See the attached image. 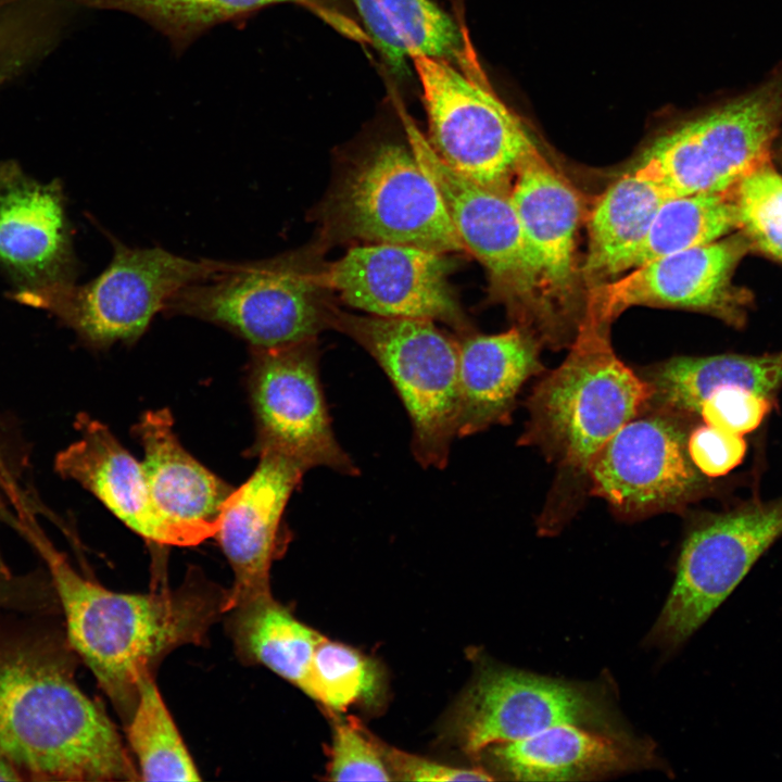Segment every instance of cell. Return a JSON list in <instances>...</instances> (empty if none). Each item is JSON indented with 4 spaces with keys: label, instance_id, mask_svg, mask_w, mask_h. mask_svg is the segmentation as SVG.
Segmentation results:
<instances>
[{
    "label": "cell",
    "instance_id": "obj_33",
    "mask_svg": "<svg viewBox=\"0 0 782 782\" xmlns=\"http://www.w3.org/2000/svg\"><path fill=\"white\" fill-rule=\"evenodd\" d=\"M731 194L737 230L752 250L782 263V175L769 160L746 175Z\"/></svg>",
    "mask_w": 782,
    "mask_h": 782
},
{
    "label": "cell",
    "instance_id": "obj_5",
    "mask_svg": "<svg viewBox=\"0 0 782 782\" xmlns=\"http://www.w3.org/2000/svg\"><path fill=\"white\" fill-rule=\"evenodd\" d=\"M328 324L366 350L396 390L412 424V452L444 469L457 437L458 342L432 320L328 314Z\"/></svg>",
    "mask_w": 782,
    "mask_h": 782
},
{
    "label": "cell",
    "instance_id": "obj_22",
    "mask_svg": "<svg viewBox=\"0 0 782 782\" xmlns=\"http://www.w3.org/2000/svg\"><path fill=\"white\" fill-rule=\"evenodd\" d=\"M540 348L516 325L495 335H466L458 342L457 437L510 422L522 387L544 369Z\"/></svg>",
    "mask_w": 782,
    "mask_h": 782
},
{
    "label": "cell",
    "instance_id": "obj_15",
    "mask_svg": "<svg viewBox=\"0 0 782 782\" xmlns=\"http://www.w3.org/2000/svg\"><path fill=\"white\" fill-rule=\"evenodd\" d=\"M752 247L742 232L671 253L621 277L588 289L584 311L609 324L632 306L676 307L709 313L741 325L748 295L732 281Z\"/></svg>",
    "mask_w": 782,
    "mask_h": 782
},
{
    "label": "cell",
    "instance_id": "obj_31",
    "mask_svg": "<svg viewBox=\"0 0 782 782\" xmlns=\"http://www.w3.org/2000/svg\"><path fill=\"white\" fill-rule=\"evenodd\" d=\"M77 10L71 0H0V87L52 52Z\"/></svg>",
    "mask_w": 782,
    "mask_h": 782
},
{
    "label": "cell",
    "instance_id": "obj_9",
    "mask_svg": "<svg viewBox=\"0 0 782 782\" xmlns=\"http://www.w3.org/2000/svg\"><path fill=\"white\" fill-rule=\"evenodd\" d=\"M408 144L437 185L464 247L485 268L495 297L516 326L548 343V323L535 265L509 194L483 187L449 167L427 138L403 116Z\"/></svg>",
    "mask_w": 782,
    "mask_h": 782
},
{
    "label": "cell",
    "instance_id": "obj_36",
    "mask_svg": "<svg viewBox=\"0 0 782 782\" xmlns=\"http://www.w3.org/2000/svg\"><path fill=\"white\" fill-rule=\"evenodd\" d=\"M770 409V400L745 388L721 387L702 403L698 416L708 426L743 436L756 429Z\"/></svg>",
    "mask_w": 782,
    "mask_h": 782
},
{
    "label": "cell",
    "instance_id": "obj_30",
    "mask_svg": "<svg viewBox=\"0 0 782 782\" xmlns=\"http://www.w3.org/2000/svg\"><path fill=\"white\" fill-rule=\"evenodd\" d=\"M127 739L141 780L199 781L194 761L167 709L153 674L142 679Z\"/></svg>",
    "mask_w": 782,
    "mask_h": 782
},
{
    "label": "cell",
    "instance_id": "obj_26",
    "mask_svg": "<svg viewBox=\"0 0 782 782\" xmlns=\"http://www.w3.org/2000/svg\"><path fill=\"white\" fill-rule=\"evenodd\" d=\"M649 386L646 407L689 418L721 387H740L769 398L782 384V351L761 356L722 354L667 360L641 375Z\"/></svg>",
    "mask_w": 782,
    "mask_h": 782
},
{
    "label": "cell",
    "instance_id": "obj_32",
    "mask_svg": "<svg viewBox=\"0 0 782 782\" xmlns=\"http://www.w3.org/2000/svg\"><path fill=\"white\" fill-rule=\"evenodd\" d=\"M381 689L376 664L356 649L325 636L318 643L303 692L335 711L370 703Z\"/></svg>",
    "mask_w": 782,
    "mask_h": 782
},
{
    "label": "cell",
    "instance_id": "obj_2",
    "mask_svg": "<svg viewBox=\"0 0 782 782\" xmlns=\"http://www.w3.org/2000/svg\"><path fill=\"white\" fill-rule=\"evenodd\" d=\"M54 586L68 641L125 726L142 679L172 651L205 642L227 611L229 590L190 572L179 586L146 594L111 591L79 573L39 524L21 535Z\"/></svg>",
    "mask_w": 782,
    "mask_h": 782
},
{
    "label": "cell",
    "instance_id": "obj_37",
    "mask_svg": "<svg viewBox=\"0 0 782 782\" xmlns=\"http://www.w3.org/2000/svg\"><path fill=\"white\" fill-rule=\"evenodd\" d=\"M688 450L693 464L703 475L720 477L743 461L746 443L740 434L705 424L689 434Z\"/></svg>",
    "mask_w": 782,
    "mask_h": 782
},
{
    "label": "cell",
    "instance_id": "obj_16",
    "mask_svg": "<svg viewBox=\"0 0 782 782\" xmlns=\"http://www.w3.org/2000/svg\"><path fill=\"white\" fill-rule=\"evenodd\" d=\"M540 285L548 323V346H570L581 270L577 261L580 199L537 148L519 166L509 191Z\"/></svg>",
    "mask_w": 782,
    "mask_h": 782
},
{
    "label": "cell",
    "instance_id": "obj_38",
    "mask_svg": "<svg viewBox=\"0 0 782 782\" xmlns=\"http://www.w3.org/2000/svg\"><path fill=\"white\" fill-rule=\"evenodd\" d=\"M392 773L408 781H492L494 777L480 768L466 769L441 765L395 748H386Z\"/></svg>",
    "mask_w": 782,
    "mask_h": 782
},
{
    "label": "cell",
    "instance_id": "obj_1",
    "mask_svg": "<svg viewBox=\"0 0 782 782\" xmlns=\"http://www.w3.org/2000/svg\"><path fill=\"white\" fill-rule=\"evenodd\" d=\"M79 663L61 611L0 607V758L18 781L141 780Z\"/></svg>",
    "mask_w": 782,
    "mask_h": 782
},
{
    "label": "cell",
    "instance_id": "obj_34",
    "mask_svg": "<svg viewBox=\"0 0 782 782\" xmlns=\"http://www.w3.org/2000/svg\"><path fill=\"white\" fill-rule=\"evenodd\" d=\"M9 426L0 419V529L18 532L42 513V507L28 479L26 451ZM8 568L0 553V570Z\"/></svg>",
    "mask_w": 782,
    "mask_h": 782
},
{
    "label": "cell",
    "instance_id": "obj_10",
    "mask_svg": "<svg viewBox=\"0 0 782 782\" xmlns=\"http://www.w3.org/2000/svg\"><path fill=\"white\" fill-rule=\"evenodd\" d=\"M332 219L342 235L367 243L464 251L437 185L409 144L383 142L369 151L337 192Z\"/></svg>",
    "mask_w": 782,
    "mask_h": 782
},
{
    "label": "cell",
    "instance_id": "obj_12",
    "mask_svg": "<svg viewBox=\"0 0 782 782\" xmlns=\"http://www.w3.org/2000/svg\"><path fill=\"white\" fill-rule=\"evenodd\" d=\"M782 535V497L712 517L682 545L670 594L649 640L666 648L686 641Z\"/></svg>",
    "mask_w": 782,
    "mask_h": 782
},
{
    "label": "cell",
    "instance_id": "obj_21",
    "mask_svg": "<svg viewBox=\"0 0 782 782\" xmlns=\"http://www.w3.org/2000/svg\"><path fill=\"white\" fill-rule=\"evenodd\" d=\"M496 768L516 781H581L651 766L653 747L642 741L566 723L529 737L488 747Z\"/></svg>",
    "mask_w": 782,
    "mask_h": 782
},
{
    "label": "cell",
    "instance_id": "obj_25",
    "mask_svg": "<svg viewBox=\"0 0 782 782\" xmlns=\"http://www.w3.org/2000/svg\"><path fill=\"white\" fill-rule=\"evenodd\" d=\"M669 199L664 189L632 172L604 191L588 222L589 247L581 268L586 289L632 269L658 210Z\"/></svg>",
    "mask_w": 782,
    "mask_h": 782
},
{
    "label": "cell",
    "instance_id": "obj_14",
    "mask_svg": "<svg viewBox=\"0 0 782 782\" xmlns=\"http://www.w3.org/2000/svg\"><path fill=\"white\" fill-rule=\"evenodd\" d=\"M566 723L610 731L609 710L600 693L572 682L500 667L484 668L453 714L454 733L471 754Z\"/></svg>",
    "mask_w": 782,
    "mask_h": 782
},
{
    "label": "cell",
    "instance_id": "obj_23",
    "mask_svg": "<svg viewBox=\"0 0 782 782\" xmlns=\"http://www.w3.org/2000/svg\"><path fill=\"white\" fill-rule=\"evenodd\" d=\"M157 509L178 524L218 530L223 506L235 488L198 462L179 442L167 408L146 412L133 427Z\"/></svg>",
    "mask_w": 782,
    "mask_h": 782
},
{
    "label": "cell",
    "instance_id": "obj_20",
    "mask_svg": "<svg viewBox=\"0 0 782 782\" xmlns=\"http://www.w3.org/2000/svg\"><path fill=\"white\" fill-rule=\"evenodd\" d=\"M258 458L253 474L226 500L215 534L234 571L227 611L242 600L270 592L283 512L306 471L277 453Z\"/></svg>",
    "mask_w": 782,
    "mask_h": 782
},
{
    "label": "cell",
    "instance_id": "obj_7",
    "mask_svg": "<svg viewBox=\"0 0 782 782\" xmlns=\"http://www.w3.org/2000/svg\"><path fill=\"white\" fill-rule=\"evenodd\" d=\"M110 240L111 262L96 278L27 297L20 304L50 313L88 348L133 344L172 295L225 263L191 260L159 247L129 248L112 236Z\"/></svg>",
    "mask_w": 782,
    "mask_h": 782
},
{
    "label": "cell",
    "instance_id": "obj_13",
    "mask_svg": "<svg viewBox=\"0 0 782 782\" xmlns=\"http://www.w3.org/2000/svg\"><path fill=\"white\" fill-rule=\"evenodd\" d=\"M686 419L645 407L598 452L589 492L630 520L683 508L703 487L688 450Z\"/></svg>",
    "mask_w": 782,
    "mask_h": 782
},
{
    "label": "cell",
    "instance_id": "obj_19",
    "mask_svg": "<svg viewBox=\"0 0 782 782\" xmlns=\"http://www.w3.org/2000/svg\"><path fill=\"white\" fill-rule=\"evenodd\" d=\"M79 437L55 457L54 469L92 493L112 514L142 539L165 546H194L216 530L178 524L155 506L141 463L111 430L86 413L78 414Z\"/></svg>",
    "mask_w": 782,
    "mask_h": 782
},
{
    "label": "cell",
    "instance_id": "obj_35",
    "mask_svg": "<svg viewBox=\"0 0 782 782\" xmlns=\"http://www.w3.org/2000/svg\"><path fill=\"white\" fill-rule=\"evenodd\" d=\"M329 779L332 781H390L393 779L386 748L369 737L356 721L333 724Z\"/></svg>",
    "mask_w": 782,
    "mask_h": 782
},
{
    "label": "cell",
    "instance_id": "obj_28",
    "mask_svg": "<svg viewBox=\"0 0 782 782\" xmlns=\"http://www.w3.org/2000/svg\"><path fill=\"white\" fill-rule=\"evenodd\" d=\"M225 615L243 660L260 663L304 691L321 634L299 621L270 592L242 600Z\"/></svg>",
    "mask_w": 782,
    "mask_h": 782
},
{
    "label": "cell",
    "instance_id": "obj_11",
    "mask_svg": "<svg viewBox=\"0 0 782 782\" xmlns=\"http://www.w3.org/2000/svg\"><path fill=\"white\" fill-rule=\"evenodd\" d=\"M248 389L255 422L251 456L277 453L306 470L326 467L345 476L358 475L331 426L314 339L251 348Z\"/></svg>",
    "mask_w": 782,
    "mask_h": 782
},
{
    "label": "cell",
    "instance_id": "obj_4",
    "mask_svg": "<svg viewBox=\"0 0 782 782\" xmlns=\"http://www.w3.org/2000/svg\"><path fill=\"white\" fill-rule=\"evenodd\" d=\"M782 124V70L756 89L661 134L632 173L671 198L724 192L770 160Z\"/></svg>",
    "mask_w": 782,
    "mask_h": 782
},
{
    "label": "cell",
    "instance_id": "obj_39",
    "mask_svg": "<svg viewBox=\"0 0 782 782\" xmlns=\"http://www.w3.org/2000/svg\"><path fill=\"white\" fill-rule=\"evenodd\" d=\"M0 781H18L13 770L0 759Z\"/></svg>",
    "mask_w": 782,
    "mask_h": 782
},
{
    "label": "cell",
    "instance_id": "obj_6",
    "mask_svg": "<svg viewBox=\"0 0 782 782\" xmlns=\"http://www.w3.org/2000/svg\"><path fill=\"white\" fill-rule=\"evenodd\" d=\"M315 274L297 255L224 265L178 290L163 313L215 324L250 348L315 339L328 324Z\"/></svg>",
    "mask_w": 782,
    "mask_h": 782
},
{
    "label": "cell",
    "instance_id": "obj_8",
    "mask_svg": "<svg viewBox=\"0 0 782 782\" xmlns=\"http://www.w3.org/2000/svg\"><path fill=\"white\" fill-rule=\"evenodd\" d=\"M428 121V142L453 171L509 194L524 160L538 148L522 121L481 73L417 55L412 60Z\"/></svg>",
    "mask_w": 782,
    "mask_h": 782
},
{
    "label": "cell",
    "instance_id": "obj_3",
    "mask_svg": "<svg viewBox=\"0 0 782 782\" xmlns=\"http://www.w3.org/2000/svg\"><path fill=\"white\" fill-rule=\"evenodd\" d=\"M564 362L546 374L527 400L519 444L538 449L556 469L541 530H556L590 489L591 465L608 440L642 413L651 398L646 380L615 353L609 324L584 311Z\"/></svg>",
    "mask_w": 782,
    "mask_h": 782
},
{
    "label": "cell",
    "instance_id": "obj_17",
    "mask_svg": "<svg viewBox=\"0 0 782 782\" xmlns=\"http://www.w3.org/2000/svg\"><path fill=\"white\" fill-rule=\"evenodd\" d=\"M0 270L15 302L71 287L78 275L62 181L41 182L14 160L0 161Z\"/></svg>",
    "mask_w": 782,
    "mask_h": 782
},
{
    "label": "cell",
    "instance_id": "obj_18",
    "mask_svg": "<svg viewBox=\"0 0 782 782\" xmlns=\"http://www.w3.org/2000/svg\"><path fill=\"white\" fill-rule=\"evenodd\" d=\"M444 253L395 243L351 248L315 274L320 287L368 315L444 321L464 328Z\"/></svg>",
    "mask_w": 782,
    "mask_h": 782
},
{
    "label": "cell",
    "instance_id": "obj_29",
    "mask_svg": "<svg viewBox=\"0 0 782 782\" xmlns=\"http://www.w3.org/2000/svg\"><path fill=\"white\" fill-rule=\"evenodd\" d=\"M733 230H737V216L731 190L671 198L658 210L632 268L716 241Z\"/></svg>",
    "mask_w": 782,
    "mask_h": 782
},
{
    "label": "cell",
    "instance_id": "obj_27",
    "mask_svg": "<svg viewBox=\"0 0 782 782\" xmlns=\"http://www.w3.org/2000/svg\"><path fill=\"white\" fill-rule=\"evenodd\" d=\"M81 9L117 10L133 14L165 36L176 52L184 51L212 27L244 20L279 3L300 5L340 34L361 43L366 33L338 7L337 0H76Z\"/></svg>",
    "mask_w": 782,
    "mask_h": 782
},
{
    "label": "cell",
    "instance_id": "obj_24",
    "mask_svg": "<svg viewBox=\"0 0 782 782\" xmlns=\"http://www.w3.org/2000/svg\"><path fill=\"white\" fill-rule=\"evenodd\" d=\"M366 34L398 71L417 55L441 59L456 67L481 71L459 25L431 0H351Z\"/></svg>",
    "mask_w": 782,
    "mask_h": 782
}]
</instances>
